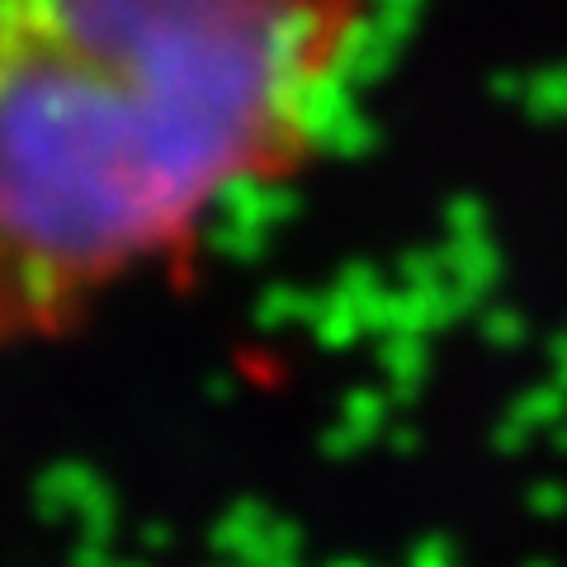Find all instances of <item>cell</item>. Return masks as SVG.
I'll use <instances>...</instances> for the list:
<instances>
[{
  "instance_id": "1",
  "label": "cell",
  "mask_w": 567,
  "mask_h": 567,
  "mask_svg": "<svg viewBox=\"0 0 567 567\" xmlns=\"http://www.w3.org/2000/svg\"><path fill=\"white\" fill-rule=\"evenodd\" d=\"M374 0H0V350L81 327L322 142Z\"/></svg>"
}]
</instances>
